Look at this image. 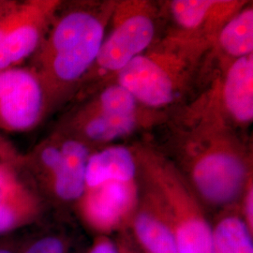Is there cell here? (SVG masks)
Segmentation results:
<instances>
[{"label": "cell", "mask_w": 253, "mask_h": 253, "mask_svg": "<svg viewBox=\"0 0 253 253\" xmlns=\"http://www.w3.org/2000/svg\"><path fill=\"white\" fill-rule=\"evenodd\" d=\"M115 7L77 8L53 21L29 68L41 83L47 103L83 81L90 71Z\"/></svg>", "instance_id": "6da1fadb"}, {"label": "cell", "mask_w": 253, "mask_h": 253, "mask_svg": "<svg viewBox=\"0 0 253 253\" xmlns=\"http://www.w3.org/2000/svg\"><path fill=\"white\" fill-rule=\"evenodd\" d=\"M183 151L193 188L213 206L233 203L252 177L242 145L221 119H204L185 140Z\"/></svg>", "instance_id": "7a4b0ae2"}, {"label": "cell", "mask_w": 253, "mask_h": 253, "mask_svg": "<svg viewBox=\"0 0 253 253\" xmlns=\"http://www.w3.org/2000/svg\"><path fill=\"white\" fill-rule=\"evenodd\" d=\"M213 42L184 33L149 46L117 73V84L151 109L171 105L185 91L203 53Z\"/></svg>", "instance_id": "3957f363"}, {"label": "cell", "mask_w": 253, "mask_h": 253, "mask_svg": "<svg viewBox=\"0 0 253 253\" xmlns=\"http://www.w3.org/2000/svg\"><path fill=\"white\" fill-rule=\"evenodd\" d=\"M135 156L152 195L172 229L178 253H217L213 229L180 172L151 149L142 148Z\"/></svg>", "instance_id": "277c9868"}, {"label": "cell", "mask_w": 253, "mask_h": 253, "mask_svg": "<svg viewBox=\"0 0 253 253\" xmlns=\"http://www.w3.org/2000/svg\"><path fill=\"white\" fill-rule=\"evenodd\" d=\"M113 26L100 46L93 70L119 73L153 42L156 26L152 9L146 2L127 1L117 4L112 13ZM85 77V76H84Z\"/></svg>", "instance_id": "5b68a950"}, {"label": "cell", "mask_w": 253, "mask_h": 253, "mask_svg": "<svg viewBox=\"0 0 253 253\" xmlns=\"http://www.w3.org/2000/svg\"><path fill=\"white\" fill-rule=\"evenodd\" d=\"M61 5L56 0L14 1L0 16V71L35 54Z\"/></svg>", "instance_id": "8992f818"}, {"label": "cell", "mask_w": 253, "mask_h": 253, "mask_svg": "<svg viewBox=\"0 0 253 253\" xmlns=\"http://www.w3.org/2000/svg\"><path fill=\"white\" fill-rule=\"evenodd\" d=\"M90 155L89 145L66 130L37 145L30 153L29 162L42 170L59 199L74 201L81 199L85 190Z\"/></svg>", "instance_id": "52a82bcc"}, {"label": "cell", "mask_w": 253, "mask_h": 253, "mask_svg": "<svg viewBox=\"0 0 253 253\" xmlns=\"http://www.w3.org/2000/svg\"><path fill=\"white\" fill-rule=\"evenodd\" d=\"M46 107L44 91L29 68L0 71V129L29 130L38 125Z\"/></svg>", "instance_id": "ba28073f"}, {"label": "cell", "mask_w": 253, "mask_h": 253, "mask_svg": "<svg viewBox=\"0 0 253 253\" xmlns=\"http://www.w3.org/2000/svg\"><path fill=\"white\" fill-rule=\"evenodd\" d=\"M82 209L87 221L101 232L120 226L137 207L135 181L107 180L86 189L82 196Z\"/></svg>", "instance_id": "9c48e42d"}, {"label": "cell", "mask_w": 253, "mask_h": 253, "mask_svg": "<svg viewBox=\"0 0 253 253\" xmlns=\"http://www.w3.org/2000/svg\"><path fill=\"white\" fill-rule=\"evenodd\" d=\"M243 1L174 0L170 12L182 33L215 42L220 28L245 7Z\"/></svg>", "instance_id": "30bf717a"}, {"label": "cell", "mask_w": 253, "mask_h": 253, "mask_svg": "<svg viewBox=\"0 0 253 253\" xmlns=\"http://www.w3.org/2000/svg\"><path fill=\"white\" fill-rule=\"evenodd\" d=\"M221 79L214 96L225 117L241 126L251 124L253 120V54L233 60Z\"/></svg>", "instance_id": "8fae6325"}, {"label": "cell", "mask_w": 253, "mask_h": 253, "mask_svg": "<svg viewBox=\"0 0 253 253\" xmlns=\"http://www.w3.org/2000/svg\"><path fill=\"white\" fill-rule=\"evenodd\" d=\"M145 117L142 113L133 116L117 115L85 105L73 117L67 131L88 145L109 143L134 132L141 124H145Z\"/></svg>", "instance_id": "7c38bea8"}, {"label": "cell", "mask_w": 253, "mask_h": 253, "mask_svg": "<svg viewBox=\"0 0 253 253\" xmlns=\"http://www.w3.org/2000/svg\"><path fill=\"white\" fill-rule=\"evenodd\" d=\"M137 168L135 154L125 146H109L91 153L85 172V190L112 179L135 181Z\"/></svg>", "instance_id": "4fadbf2b"}, {"label": "cell", "mask_w": 253, "mask_h": 253, "mask_svg": "<svg viewBox=\"0 0 253 253\" xmlns=\"http://www.w3.org/2000/svg\"><path fill=\"white\" fill-rule=\"evenodd\" d=\"M133 231L149 253H178L172 229L153 195L149 197L148 207L136 213Z\"/></svg>", "instance_id": "5bb4252c"}, {"label": "cell", "mask_w": 253, "mask_h": 253, "mask_svg": "<svg viewBox=\"0 0 253 253\" xmlns=\"http://www.w3.org/2000/svg\"><path fill=\"white\" fill-rule=\"evenodd\" d=\"M215 42L220 51L235 59L253 54V6L244 7L229 19L218 31Z\"/></svg>", "instance_id": "9a60e30c"}, {"label": "cell", "mask_w": 253, "mask_h": 253, "mask_svg": "<svg viewBox=\"0 0 253 253\" xmlns=\"http://www.w3.org/2000/svg\"><path fill=\"white\" fill-rule=\"evenodd\" d=\"M213 236L217 253H253V234L241 217L228 215L220 218Z\"/></svg>", "instance_id": "2e32d148"}, {"label": "cell", "mask_w": 253, "mask_h": 253, "mask_svg": "<svg viewBox=\"0 0 253 253\" xmlns=\"http://www.w3.org/2000/svg\"><path fill=\"white\" fill-rule=\"evenodd\" d=\"M36 208L30 193L17 199L0 202V233L13 228L24 217L31 215Z\"/></svg>", "instance_id": "e0dca14e"}, {"label": "cell", "mask_w": 253, "mask_h": 253, "mask_svg": "<svg viewBox=\"0 0 253 253\" xmlns=\"http://www.w3.org/2000/svg\"><path fill=\"white\" fill-rule=\"evenodd\" d=\"M9 163H0V202L17 199L29 193L19 183Z\"/></svg>", "instance_id": "ac0fdd59"}, {"label": "cell", "mask_w": 253, "mask_h": 253, "mask_svg": "<svg viewBox=\"0 0 253 253\" xmlns=\"http://www.w3.org/2000/svg\"><path fill=\"white\" fill-rule=\"evenodd\" d=\"M25 253H65V245L57 237L47 236L31 245Z\"/></svg>", "instance_id": "d6986e66"}, {"label": "cell", "mask_w": 253, "mask_h": 253, "mask_svg": "<svg viewBox=\"0 0 253 253\" xmlns=\"http://www.w3.org/2000/svg\"><path fill=\"white\" fill-rule=\"evenodd\" d=\"M244 214L245 223L253 234V176L247 182L245 188Z\"/></svg>", "instance_id": "ffe728a7"}, {"label": "cell", "mask_w": 253, "mask_h": 253, "mask_svg": "<svg viewBox=\"0 0 253 253\" xmlns=\"http://www.w3.org/2000/svg\"><path fill=\"white\" fill-rule=\"evenodd\" d=\"M21 157L14 146L0 136V163L15 164L18 163Z\"/></svg>", "instance_id": "44dd1931"}, {"label": "cell", "mask_w": 253, "mask_h": 253, "mask_svg": "<svg viewBox=\"0 0 253 253\" xmlns=\"http://www.w3.org/2000/svg\"><path fill=\"white\" fill-rule=\"evenodd\" d=\"M89 253H118L116 245L108 239H100Z\"/></svg>", "instance_id": "7402d4cb"}, {"label": "cell", "mask_w": 253, "mask_h": 253, "mask_svg": "<svg viewBox=\"0 0 253 253\" xmlns=\"http://www.w3.org/2000/svg\"><path fill=\"white\" fill-rule=\"evenodd\" d=\"M14 1L9 0H0V16L4 14L12 6Z\"/></svg>", "instance_id": "603a6c76"}, {"label": "cell", "mask_w": 253, "mask_h": 253, "mask_svg": "<svg viewBox=\"0 0 253 253\" xmlns=\"http://www.w3.org/2000/svg\"><path fill=\"white\" fill-rule=\"evenodd\" d=\"M0 253H13L6 248H0Z\"/></svg>", "instance_id": "cb8c5ba5"}]
</instances>
